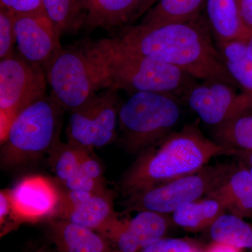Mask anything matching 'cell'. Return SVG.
<instances>
[{
	"mask_svg": "<svg viewBox=\"0 0 252 252\" xmlns=\"http://www.w3.org/2000/svg\"><path fill=\"white\" fill-rule=\"evenodd\" d=\"M176 97L161 93L130 94L119 111L118 139L130 154H140L172 132L180 119Z\"/></svg>",
	"mask_w": 252,
	"mask_h": 252,
	"instance_id": "277c9868",
	"label": "cell"
},
{
	"mask_svg": "<svg viewBox=\"0 0 252 252\" xmlns=\"http://www.w3.org/2000/svg\"><path fill=\"white\" fill-rule=\"evenodd\" d=\"M217 44L230 76L241 88L252 109V61L247 55L245 43L232 41Z\"/></svg>",
	"mask_w": 252,
	"mask_h": 252,
	"instance_id": "7402d4cb",
	"label": "cell"
},
{
	"mask_svg": "<svg viewBox=\"0 0 252 252\" xmlns=\"http://www.w3.org/2000/svg\"><path fill=\"white\" fill-rule=\"evenodd\" d=\"M240 251L241 250L233 248L229 245L213 242V243L204 252H241Z\"/></svg>",
	"mask_w": 252,
	"mask_h": 252,
	"instance_id": "836d02e7",
	"label": "cell"
},
{
	"mask_svg": "<svg viewBox=\"0 0 252 252\" xmlns=\"http://www.w3.org/2000/svg\"><path fill=\"white\" fill-rule=\"evenodd\" d=\"M15 14L0 7V59L8 57L14 52L16 44L14 31Z\"/></svg>",
	"mask_w": 252,
	"mask_h": 252,
	"instance_id": "484cf974",
	"label": "cell"
},
{
	"mask_svg": "<svg viewBox=\"0 0 252 252\" xmlns=\"http://www.w3.org/2000/svg\"><path fill=\"white\" fill-rule=\"evenodd\" d=\"M141 0H88L84 4L86 32L130 24Z\"/></svg>",
	"mask_w": 252,
	"mask_h": 252,
	"instance_id": "e0dca14e",
	"label": "cell"
},
{
	"mask_svg": "<svg viewBox=\"0 0 252 252\" xmlns=\"http://www.w3.org/2000/svg\"><path fill=\"white\" fill-rule=\"evenodd\" d=\"M80 169L83 173L87 177L98 183L99 185L107 186L104 180L103 169L102 165L93 153L81 149L80 154Z\"/></svg>",
	"mask_w": 252,
	"mask_h": 252,
	"instance_id": "83f0119b",
	"label": "cell"
},
{
	"mask_svg": "<svg viewBox=\"0 0 252 252\" xmlns=\"http://www.w3.org/2000/svg\"><path fill=\"white\" fill-rule=\"evenodd\" d=\"M231 156H235L240 160V163L248 169L252 175V151L235 150L233 149Z\"/></svg>",
	"mask_w": 252,
	"mask_h": 252,
	"instance_id": "1f68e13d",
	"label": "cell"
},
{
	"mask_svg": "<svg viewBox=\"0 0 252 252\" xmlns=\"http://www.w3.org/2000/svg\"><path fill=\"white\" fill-rule=\"evenodd\" d=\"M13 213L17 226L27 222L52 218L61 192L46 177L31 176L20 181L9 190Z\"/></svg>",
	"mask_w": 252,
	"mask_h": 252,
	"instance_id": "4fadbf2b",
	"label": "cell"
},
{
	"mask_svg": "<svg viewBox=\"0 0 252 252\" xmlns=\"http://www.w3.org/2000/svg\"><path fill=\"white\" fill-rule=\"evenodd\" d=\"M206 196L217 199L226 212L240 218L252 217V175L236 164L224 182Z\"/></svg>",
	"mask_w": 252,
	"mask_h": 252,
	"instance_id": "2e32d148",
	"label": "cell"
},
{
	"mask_svg": "<svg viewBox=\"0 0 252 252\" xmlns=\"http://www.w3.org/2000/svg\"><path fill=\"white\" fill-rule=\"evenodd\" d=\"M209 230L214 243L239 250H252V226L236 215L225 212L215 220Z\"/></svg>",
	"mask_w": 252,
	"mask_h": 252,
	"instance_id": "603a6c76",
	"label": "cell"
},
{
	"mask_svg": "<svg viewBox=\"0 0 252 252\" xmlns=\"http://www.w3.org/2000/svg\"><path fill=\"white\" fill-rule=\"evenodd\" d=\"M0 5L15 15L44 12L41 0H0Z\"/></svg>",
	"mask_w": 252,
	"mask_h": 252,
	"instance_id": "f546056e",
	"label": "cell"
},
{
	"mask_svg": "<svg viewBox=\"0 0 252 252\" xmlns=\"http://www.w3.org/2000/svg\"><path fill=\"white\" fill-rule=\"evenodd\" d=\"M207 0H158L144 15L141 24L160 26L187 23L200 16Z\"/></svg>",
	"mask_w": 252,
	"mask_h": 252,
	"instance_id": "d6986e66",
	"label": "cell"
},
{
	"mask_svg": "<svg viewBox=\"0 0 252 252\" xmlns=\"http://www.w3.org/2000/svg\"><path fill=\"white\" fill-rule=\"evenodd\" d=\"M64 109L50 94L15 118L1 143V162L13 167L48 154L60 140Z\"/></svg>",
	"mask_w": 252,
	"mask_h": 252,
	"instance_id": "8992f818",
	"label": "cell"
},
{
	"mask_svg": "<svg viewBox=\"0 0 252 252\" xmlns=\"http://www.w3.org/2000/svg\"><path fill=\"white\" fill-rule=\"evenodd\" d=\"M46 72L14 51L0 61V141L15 118L46 96Z\"/></svg>",
	"mask_w": 252,
	"mask_h": 252,
	"instance_id": "ba28073f",
	"label": "cell"
},
{
	"mask_svg": "<svg viewBox=\"0 0 252 252\" xmlns=\"http://www.w3.org/2000/svg\"><path fill=\"white\" fill-rule=\"evenodd\" d=\"M198 248L193 242L181 238H163L139 252H196Z\"/></svg>",
	"mask_w": 252,
	"mask_h": 252,
	"instance_id": "4316f807",
	"label": "cell"
},
{
	"mask_svg": "<svg viewBox=\"0 0 252 252\" xmlns=\"http://www.w3.org/2000/svg\"><path fill=\"white\" fill-rule=\"evenodd\" d=\"M232 150L203 135L198 124L185 126L139 154L119 181L123 197L193 174L213 158Z\"/></svg>",
	"mask_w": 252,
	"mask_h": 252,
	"instance_id": "7a4b0ae2",
	"label": "cell"
},
{
	"mask_svg": "<svg viewBox=\"0 0 252 252\" xmlns=\"http://www.w3.org/2000/svg\"><path fill=\"white\" fill-rule=\"evenodd\" d=\"M137 213L132 219L122 218L118 214L99 232L114 252H139L165 238L172 222L168 215L151 211Z\"/></svg>",
	"mask_w": 252,
	"mask_h": 252,
	"instance_id": "7c38bea8",
	"label": "cell"
},
{
	"mask_svg": "<svg viewBox=\"0 0 252 252\" xmlns=\"http://www.w3.org/2000/svg\"><path fill=\"white\" fill-rule=\"evenodd\" d=\"M44 12L60 36L77 34L84 27L86 10L82 0H41Z\"/></svg>",
	"mask_w": 252,
	"mask_h": 252,
	"instance_id": "44dd1931",
	"label": "cell"
},
{
	"mask_svg": "<svg viewBox=\"0 0 252 252\" xmlns=\"http://www.w3.org/2000/svg\"><path fill=\"white\" fill-rule=\"evenodd\" d=\"M200 252L198 251V252Z\"/></svg>",
	"mask_w": 252,
	"mask_h": 252,
	"instance_id": "8d00e7d4",
	"label": "cell"
},
{
	"mask_svg": "<svg viewBox=\"0 0 252 252\" xmlns=\"http://www.w3.org/2000/svg\"><path fill=\"white\" fill-rule=\"evenodd\" d=\"M189 107L205 124L217 127L252 110L248 97L220 81L195 84L185 96Z\"/></svg>",
	"mask_w": 252,
	"mask_h": 252,
	"instance_id": "30bf717a",
	"label": "cell"
},
{
	"mask_svg": "<svg viewBox=\"0 0 252 252\" xmlns=\"http://www.w3.org/2000/svg\"><path fill=\"white\" fill-rule=\"evenodd\" d=\"M17 52L28 62L47 72L61 52V36L45 12L15 15Z\"/></svg>",
	"mask_w": 252,
	"mask_h": 252,
	"instance_id": "8fae6325",
	"label": "cell"
},
{
	"mask_svg": "<svg viewBox=\"0 0 252 252\" xmlns=\"http://www.w3.org/2000/svg\"><path fill=\"white\" fill-rule=\"evenodd\" d=\"M226 210L217 199L205 196L180 207L172 214V223L190 231L210 228Z\"/></svg>",
	"mask_w": 252,
	"mask_h": 252,
	"instance_id": "ffe728a7",
	"label": "cell"
},
{
	"mask_svg": "<svg viewBox=\"0 0 252 252\" xmlns=\"http://www.w3.org/2000/svg\"><path fill=\"white\" fill-rule=\"evenodd\" d=\"M246 45V51L248 57L252 61V32L249 37L248 40L245 43Z\"/></svg>",
	"mask_w": 252,
	"mask_h": 252,
	"instance_id": "e575fe53",
	"label": "cell"
},
{
	"mask_svg": "<svg viewBox=\"0 0 252 252\" xmlns=\"http://www.w3.org/2000/svg\"><path fill=\"white\" fill-rule=\"evenodd\" d=\"M60 192L59 206L52 218L69 220L99 233L117 216L113 194L104 195L67 189Z\"/></svg>",
	"mask_w": 252,
	"mask_h": 252,
	"instance_id": "5bb4252c",
	"label": "cell"
},
{
	"mask_svg": "<svg viewBox=\"0 0 252 252\" xmlns=\"http://www.w3.org/2000/svg\"><path fill=\"white\" fill-rule=\"evenodd\" d=\"M209 24L199 17L187 23L126 26L115 37L119 45L178 68L194 79L236 83L213 44Z\"/></svg>",
	"mask_w": 252,
	"mask_h": 252,
	"instance_id": "6da1fadb",
	"label": "cell"
},
{
	"mask_svg": "<svg viewBox=\"0 0 252 252\" xmlns=\"http://www.w3.org/2000/svg\"><path fill=\"white\" fill-rule=\"evenodd\" d=\"M0 226L1 237L18 227L13 213L9 190L0 192Z\"/></svg>",
	"mask_w": 252,
	"mask_h": 252,
	"instance_id": "f1b7e54d",
	"label": "cell"
},
{
	"mask_svg": "<svg viewBox=\"0 0 252 252\" xmlns=\"http://www.w3.org/2000/svg\"><path fill=\"white\" fill-rule=\"evenodd\" d=\"M81 149L70 142L59 140L48 152V162L51 170L63 185L82 173L80 169Z\"/></svg>",
	"mask_w": 252,
	"mask_h": 252,
	"instance_id": "cb8c5ba5",
	"label": "cell"
},
{
	"mask_svg": "<svg viewBox=\"0 0 252 252\" xmlns=\"http://www.w3.org/2000/svg\"><path fill=\"white\" fill-rule=\"evenodd\" d=\"M108 75L110 88L132 94L139 92L161 93L186 96L195 84L187 73L161 61L119 45L109 39Z\"/></svg>",
	"mask_w": 252,
	"mask_h": 252,
	"instance_id": "5b68a950",
	"label": "cell"
},
{
	"mask_svg": "<svg viewBox=\"0 0 252 252\" xmlns=\"http://www.w3.org/2000/svg\"><path fill=\"white\" fill-rule=\"evenodd\" d=\"M248 40L252 32V0H235Z\"/></svg>",
	"mask_w": 252,
	"mask_h": 252,
	"instance_id": "4dcf8cb0",
	"label": "cell"
},
{
	"mask_svg": "<svg viewBox=\"0 0 252 252\" xmlns=\"http://www.w3.org/2000/svg\"><path fill=\"white\" fill-rule=\"evenodd\" d=\"M86 1H88V0H82L83 3H84V5L85 4Z\"/></svg>",
	"mask_w": 252,
	"mask_h": 252,
	"instance_id": "d590c367",
	"label": "cell"
},
{
	"mask_svg": "<svg viewBox=\"0 0 252 252\" xmlns=\"http://www.w3.org/2000/svg\"><path fill=\"white\" fill-rule=\"evenodd\" d=\"M215 142L225 148L252 151V114H245L215 127Z\"/></svg>",
	"mask_w": 252,
	"mask_h": 252,
	"instance_id": "d4e9b609",
	"label": "cell"
},
{
	"mask_svg": "<svg viewBox=\"0 0 252 252\" xmlns=\"http://www.w3.org/2000/svg\"><path fill=\"white\" fill-rule=\"evenodd\" d=\"M118 91H99L79 108L71 111L66 129L67 142L93 153L118 139Z\"/></svg>",
	"mask_w": 252,
	"mask_h": 252,
	"instance_id": "9c48e42d",
	"label": "cell"
},
{
	"mask_svg": "<svg viewBox=\"0 0 252 252\" xmlns=\"http://www.w3.org/2000/svg\"><path fill=\"white\" fill-rule=\"evenodd\" d=\"M109 39H84L63 48L46 72L51 95L64 111L79 108L110 88Z\"/></svg>",
	"mask_w": 252,
	"mask_h": 252,
	"instance_id": "3957f363",
	"label": "cell"
},
{
	"mask_svg": "<svg viewBox=\"0 0 252 252\" xmlns=\"http://www.w3.org/2000/svg\"><path fill=\"white\" fill-rule=\"evenodd\" d=\"M158 1V0H141L140 4L136 10L135 14L131 21V23L135 22L137 18L144 16Z\"/></svg>",
	"mask_w": 252,
	"mask_h": 252,
	"instance_id": "d6a6232c",
	"label": "cell"
},
{
	"mask_svg": "<svg viewBox=\"0 0 252 252\" xmlns=\"http://www.w3.org/2000/svg\"><path fill=\"white\" fill-rule=\"evenodd\" d=\"M49 223L56 252H114L107 239L95 230L59 218L49 219Z\"/></svg>",
	"mask_w": 252,
	"mask_h": 252,
	"instance_id": "9a60e30c",
	"label": "cell"
},
{
	"mask_svg": "<svg viewBox=\"0 0 252 252\" xmlns=\"http://www.w3.org/2000/svg\"><path fill=\"white\" fill-rule=\"evenodd\" d=\"M206 9L208 24L216 36L217 43L247 42L248 36L235 0H207Z\"/></svg>",
	"mask_w": 252,
	"mask_h": 252,
	"instance_id": "ac0fdd59",
	"label": "cell"
},
{
	"mask_svg": "<svg viewBox=\"0 0 252 252\" xmlns=\"http://www.w3.org/2000/svg\"><path fill=\"white\" fill-rule=\"evenodd\" d=\"M236 164L206 165L198 171L126 197V212L151 211L169 215L206 196L220 187Z\"/></svg>",
	"mask_w": 252,
	"mask_h": 252,
	"instance_id": "52a82bcc",
	"label": "cell"
}]
</instances>
